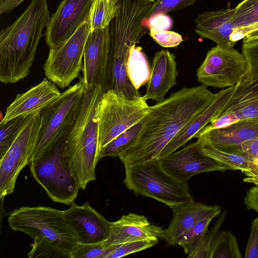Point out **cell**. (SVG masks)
Listing matches in <instances>:
<instances>
[{
    "label": "cell",
    "instance_id": "20",
    "mask_svg": "<svg viewBox=\"0 0 258 258\" xmlns=\"http://www.w3.org/2000/svg\"><path fill=\"white\" fill-rule=\"evenodd\" d=\"M163 229L153 224L144 215L130 213L111 222L107 238L108 245H119L134 241L161 238Z\"/></svg>",
    "mask_w": 258,
    "mask_h": 258
},
{
    "label": "cell",
    "instance_id": "17",
    "mask_svg": "<svg viewBox=\"0 0 258 258\" xmlns=\"http://www.w3.org/2000/svg\"><path fill=\"white\" fill-rule=\"evenodd\" d=\"M63 211L69 227L79 243L91 244L105 240L109 235L111 222L93 208L88 202L79 206L74 202Z\"/></svg>",
    "mask_w": 258,
    "mask_h": 258
},
{
    "label": "cell",
    "instance_id": "34",
    "mask_svg": "<svg viewBox=\"0 0 258 258\" xmlns=\"http://www.w3.org/2000/svg\"><path fill=\"white\" fill-rule=\"evenodd\" d=\"M227 211L224 210L209 231H208L199 247L187 256L190 258H209V255L216 238L226 219Z\"/></svg>",
    "mask_w": 258,
    "mask_h": 258
},
{
    "label": "cell",
    "instance_id": "41",
    "mask_svg": "<svg viewBox=\"0 0 258 258\" xmlns=\"http://www.w3.org/2000/svg\"><path fill=\"white\" fill-rule=\"evenodd\" d=\"M245 258H258V218L251 223V230L245 251Z\"/></svg>",
    "mask_w": 258,
    "mask_h": 258
},
{
    "label": "cell",
    "instance_id": "44",
    "mask_svg": "<svg viewBox=\"0 0 258 258\" xmlns=\"http://www.w3.org/2000/svg\"><path fill=\"white\" fill-rule=\"evenodd\" d=\"M244 203L248 210H253L258 213V185H255L246 191Z\"/></svg>",
    "mask_w": 258,
    "mask_h": 258
},
{
    "label": "cell",
    "instance_id": "5",
    "mask_svg": "<svg viewBox=\"0 0 258 258\" xmlns=\"http://www.w3.org/2000/svg\"><path fill=\"white\" fill-rule=\"evenodd\" d=\"M125 186L137 196L154 199L171 209L194 201L187 182L167 172L160 158L125 167Z\"/></svg>",
    "mask_w": 258,
    "mask_h": 258
},
{
    "label": "cell",
    "instance_id": "32",
    "mask_svg": "<svg viewBox=\"0 0 258 258\" xmlns=\"http://www.w3.org/2000/svg\"><path fill=\"white\" fill-rule=\"evenodd\" d=\"M118 245H108L105 240L91 244L77 242L71 251L70 256L71 258H107Z\"/></svg>",
    "mask_w": 258,
    "mask_h": 258
},
{
    "label": "cell",
    "instance_id": "46",
    "mask_svg": "<svg viewBox=\"0 0 258 258\" xmlns=\"http://www.w3.org/2000/svg\"><path fill=\"white\" fill-rule=\"evenodd\" d=\"M258 39V29L248 34L243 39V42Z\"/></svg>",
    "mask_w": 258,
    "mask_h": 258
},
{
    "label": "cell",
    "instance_id": "16",
    "mask_svg": "<svg viewBox=\"0 0 258 258\" xmlns=\"http://www.w3.org/2000/svg\"><path fill=\"white\" fill-rule=\"evenodd\" d=\"M93 0H63L50 17L45 31L50 49L63 44L90 16Z\"/></svg>",
    "mask_w": 258,
    "mask_h": 258
},
{
    "label": "cell",
    "instance_id": "24",
    "mask_svg": "<svg viewBox=\"0 0 258 258\" xmlns=\"http://www.w3.org/2000/svg\"><path fill=\"white\" fill-rule=\"evenodd\" d=\"M234 89L229 87L217 93L213 102L187 125L162 151L160 159L163 158L185 145L204 127L212 122L220 113Z\"/></svg>",
    "mask_w": 258,
    "mask_h": 258
},
{
    "label": "cell",
    "instance_id": "31",
    "mask_svg": "<svg viewBox=\"0 0 258 258\" xmlns=\"http://www.w3.org/2000/svg\"><path fill=\"white\" fill-rule=\"evenodd\" d=\"M212 219H206L190 228L177 239L175 245L181 247L188 255L192 253L203 242Z\"/></svg>",
    "mask_w": 258,
    "mask_h": 258
},
{
    "label": "cell",
    "instance_id": "33",
    "mask_svg": "<svg viewBox=\"0 0 258 258\" xmlns=\"http://www.w3.org/2000/svg\"><path fill=\"white\" fill-rule=\"evenodd\" d=\"M232 19L236 27L258 23V0L242 1L234 8Z\"/></svg>",
    "mask_w": 258,
    "mask_h": 258
},
{
    "label": "cell",
    "instance_id": "37",
    "mask_svg": "<svg viewBox=\"0 0 258 258\" xmlns=\"http://www.w3.org/2000/svg\"><path fill=\"white\" fill-rule=\"evenodd\" d=\"M242 53L247 62L249 73L258 78V39L243 42Z\"/></svg>",
    "mask_w": 258,
    "mask_h": 258
},
{
    "label": "cell",
    "instance_id": "15",
    "mask_svg": "<svg viewBox=\"0 0 258 258\" xmlns=\"http://www.w3.org/2000/svg\"><path fill=\"white\" fill-rule=\"evenodd\" d=\"M109 69L108 27L91 31L85 44L82 70L85 89L100 87L105 92Z\"/></svg>",
    "mask_w": 258,
    "mask_h": 258
},
{
    "label": "cell",
    "instance_id": "13",
    "mask_svg": "<svg viewBox=\"0 0 258 258\" xmlns=\"http://www.w3.org/2000/svg\"><path fill=\"white\" fill-rule=\"evenodd\" d=\"M258 118V78L249 73L235 87L220 113L195 136L240 120Z\"/></svg>",
    "mask_w": 258,
    "mask_h": 258
},
{
    "label": "cell",
    "instance_id": "29",
    "mask_svg": "<svg viewBox=\"0 0 258 258\" xmlns=\"http://www.w3.org/2000/svg\"><path fill=\"white\" fill-rule=\"evenodd\" d=\"M238 243L230 231L218 233L211 250L209 258H241Z\"/></svg>",
    "mask_w": 258,
    "mask_h": 258
},
{
    "label": "cell",
    "instance_id": "25",
    "mask_svg": "<svg viewBox=\"0 0 258 258\" xmlns=\"http://www.w3.org/2000/svg\"><path fill=\"white\" fill-rule=\"evenodd\" d=\"M202 151L205 155L228 166L231 170H240L247 177L258 175V166L242 154L207 145L203 146Z\"/></svg>",
    "mask_w": 258,
    "mask_h": 258
},
{
    "label": "cell",
    "instance_id": "42",
    "mask_svg": "<svg viewBox=\"0 0 258 258\" xmlns=\"http://www.w3.org/2000/svg\"><path fill=\"white\" fill-rule=\"evenodd\" d=\"M148 26L150 32L169 30L172 26V20L166 14H158L149 18Z\"/></svg>",
    "mask_w": 258,
    "mask_h": 258
},
{
    "label": "cell",
    "instance_id": "21",
    "mask_svg": "<svg viewBox=\"0 0 258 258\" xmlns=\"http://www.w3.org/2000/svg\"><path fill=\"white\" fill-rule=\"evenodd\" d=\"M177 75L174 54L166 49L157 52L147 83L145 98L157 102L163 100L167 93L176 84Z\"/></svg>",
    "mask_w": 258,
    "mask_h": 258
},
{
    "label": "cell",
    "instance_id": "3",
    "mask_svg": "<svg viewBox=\"0 0 258 258\" xmlns=\"http://www.w3.org/2000/svg\"><path fill=\"white\" fill-rule=\"evenodd\" d=\"M103 93L100 87L85 89L79 116L66 142V156L80 188L96 180L99 160L97 106Z\"/></svg>",
    "mask_w": 258,
    "mask_h": 258
},
{
    "label": "cell",
    "instance_id": "38",
    "mask_svg": "<svg viewBox=\"0 0 258 258\" xmlns=\"http://www.w3.org/2000/svg\"><path fill=\"white\" fill-rule=\"evenodd\" d=\"M196 1V0H156L150 17L158 14H166L184 8L192 5Z\"/></svg>",
    "mask_w": 258,
    "mask_h": 258
},
{
    "label": "cell",
    "instance_id": "12",
    "mask_svg": "<svg viewBox=\"0 0 258 258\" xmlns=\"http://www.w3.org/2000/svg\"><path fill=\"white\" fill-rule=\"evenodd\" d=\"M40 121V112L26 117L15 141L0 158V198L12 194L19 174L28 164Z\"/></svg>",
    "mask_w": 258,
    "mask_h": 258
},
{
    "label": "cell",
    "instance_id": "43",
    "mask_svg": "<svg viewBox=\"0 0 258 258\" xmlns=\"http://www.w3.org/2000/svg\"><path fill=\"white\" fill-rule=\"evenodd\" d=\"M257 29H258V23L235 27L230 36V40L235 44L238 41L243 39L248 34Z\"/></svg>",
    "mask_w": 258,
    "mask_h": 258
},
{
    "label": "cell",
    "instance_id": "19",
    "mask_svg": "<svg viewBox=\"0 0 258 258\" xmlns=\"http://www.w3.org/2000/svg\"><path fill=\"white\" fill-rule=\"evenodd\" d=\"M173 218L168 227L163 229L161 239L169 245H175L177 239L200 222L217 217L221 213L219 206H210L195 201L172 209Z\"/></svg>",
    "mask_w": 258,
    "mask_h": 258
},
{
    "label": "cell",
    "instance_id": "40",
    "mask_svg": "<svg viewBox=\"0 0 258 258\" xmlns=\"http://www.w3.org/2000/svg\"><path fill=\"white\" fill-rule=\"evenodd\" d=\"M222 150L242 154L258 166V137L246 141L238 146Z\"/></svg>",
    "mask_w": 258,
    "mask_h": 258
},
{
    "label": "cell",
    "instance_id": "9",
    "mask_svg": "<svg viewBox=\"0 0 258 258\" xmlns=\"http://www.w3.org/2000/svg\"><path fill=\"white\" fill-rule=\"evenodd\" d=\"M108 31L109 69L106 91L121 92L131 99L139 98L140 93L129 80L126 67L130 49L142 38V34L135 27L122 22H111Z\"/></svg>",
    "mask_w": 258,
    "mask_h": 258
},
{
    "label": "cell",
    "instance_id": "4",
    "mask_svg": "<svg viewBox=\"0 0 258 258\" xmlns=\"http://www.w3.org/2000/svg\"><path fill=\"white\" fill-rule=\"evenodd\" d=\"M84 92L81 78L41 111L39 128L28 165L45 151L67 139L81 111Z\"/></svg>",
    "mask_w": 258,
    "mask_h": 258
},
{
    "label": "cell",
    "instance_id": "11",
    "mask_svg": "<svg viewBox=\"0 0 258 258\" xmlns=\"http://www.w3.org/2000/svg\"><path fill=\"white\" fill-rule=\"evenodd\" d=\"M249 73L242 53L217 45L210 49L197 71L199 82L207 87H233Z\"/></svg>",
    "mask_w": 258,
    "mask_h": 258
},
{
    "label": "cell",
    "instance_id": "28",
    "mask_svg": "<svg viewBox=\"0 0 258 258\" xmlns=\"http://www.w3.org/2000/svg\"><path fill=\"white\" fill-rule=\"evenodd\" d=\"M143 123V119L118 135L101 149L99 153V160L107 156L119 157L134 143L141 129Z\"/></svg>",
    "mask_w": 258,
    "mask_h": 258
},
{
    "label": "cell",
    "instance_id": "8",
    "mask_svg": "<svg viewBox=\"0 0 258 258\" xmlns=\"http://www.w3.org/2000/svg\"><path fill=\"white\" fill-rule=\"evenodd\" d=\"M10 228L23 232L33 240L47 239L62 243L71 252L78 242L69 227L63 211L45 206L21 207L10 213Z\"/></svg>",
    "mask_w": 258,
    "mask_h": 258
},
{
    "label": "cell",
    "instance_id": "18",
    "mask_svg": "<svg viewBox=\"0 0 258 258\" xmlns=\"http://www.w3.org/2000/svg\"><path fill=\"white\" fill-rule=\"evenodd\" d=\"M60 94L56 85L48 79L45 78L36 86L17 95L7 108L0 123L5 124L16 118L41 112Z\"/></svg>",
    "mask_w": 258,
    "mask_h": 258
},
{
    "label": "cell",
    "instance_id": "2",
    "mask_svg": "<svg viewBox=\"0 0 258 258\" xmlns=\"http://www.w3.org/2000/svg\"><path fill=\"white\" fill-rule=\"evenodd\" d=\"M50 18L47 0H32L13 24L1 30V83H15L29 75L42 30Z\"/></svg>",
    "mask_w": 258,
    "mask_h": 258
},
{
    "label": "cell",
    "instance_id": "6",
    "mask_svg": "<svg viewBox=\"0 0 258 258\" xmlns=\"http://www.w3.org/2000/svg\"><path fill=\"white\" fill-rule=\"evenodd\" d=\"M64 140L46 150L29 164L35 180L54 202L71 205L80 187L73 175L66 153Z\"/></svg>",
    "mask_w": 258,
    "mask_h": 258
},
{
    "label": "cell",
    "instance_id": "48",
    "mask_svg": "<svg viewBox=\"0 0 258 258\" xmlns=\"http://www.w3.org/2000/svg\"><path fill=\"white\" fill-rule=\"evenodd\" d=\"M4 1V0H0V2H2V1Z\"/></svg>",
    "mask_w": 258,
    "mask_h": 258
},
{
    "label": "cell",
    "instance_id": "45",
    "mask_svg": "<svg viewBox=\"0 0 258 258\" xmlns=\"http://www.w3.org/2000/svg\"><path fill=\"white\" fill-rule=\"evenodd\" d=\"M25 0H4L0 2V14L8 13Z\"/></svg>",
    "mask_w": 258,
    "mask_h": 258
},
{
    "label": "cell",
    "instance_id": "47",
    "mask_svg": "<svg viewBox=\"0 0 258 258\" xmlns=\"http://www.w3.org/2000/svg\"><path fill=\"white\" fill-rule=\"evenodd\" d=\"M243 181L258 185V175L247 177L243 179Z\"/></svg>",
    "mask_w": 258,
    "mask_h": 258
},
{
    "label": "cell",
    "instance_id": "36",
    "mask_svg": "<svg viewBox=\"0 0 258 258\" xmlns=\"http://www.w3.org/2000/svg\"><path fill=\"white\" fill-rule=\"evenodd\" d=\"M158 240L146 239L128 242L119 245L107 258H120L140 251L156 245Z\"/></svg>",
    "mask_w": 258,
    "mask_h": 258
},
{
    "label": "cell",
    "instance_id": "39",
    "mask_svg": "<svg viewBox=\"0 0 258 258\" xmlns=\"http://www.w3.org/2000/svg\"><path fill=\"white\" fill-rule=\"evenodd\" d=\"M154 40L164 47H174L183 41L181 35L177 32L169 30L149 32Z\"/></svg>",
    "mask_w": 258,
    "mask_h": 258
},
{
    "label": "cell",
    "instance_id": "26",
    "mask_svg": "<svg viewBox=\"0 0 258 258\" xmlns=\"http://www.w3.org/2000/svg\"><path fill=\"white\" fill-rule=\"evenodd\" d=\"M126 69L129 80L137 90L147 83L150 70L142 47L134 45L131 47Z\"/></svg>",
    "mask_w": 258,
    "mask_h": 258
},
{
    "label": "cell",
    "instance_id": "35",
    "mask_svg": "<svg viewBox=\"0 0 258 258\" xmlns=\"http://www.w3.org/2000/svg\"><path fill=\"white\" fill-rule=\"evenodd\" d=\"M25 117H20L0 123V158L3 157L16 138Z\"/></svg>",
    "mask_w": 258,
    "mask_h": 258
},
{
    "label": "cell",
    "instance_id": "1",
    "mask_svg": "<svg viewBox=\"0 0 258 258\" xmlns=\"http://www.w3.org/2000/svg\"><path fill=\"white\" fill-rule=\"evenodd\" d=\"M216 95L202 84L183 88L150 106L137 139L119 156L124 167L160 158L169 143L213 102Z\"/></svg>",
    "mask_w": 258,
    "mask_h": 258
},
{
    "label": "cell",
    "instance_id": "23",
    "mask_svg": "<svg viewBox=\"0 0 258 258\" xmlns=\"http://www.w3.org/2000/svg\"><path fill=\"white\" fill-rule=\"evenodd\" d=\"M258 137V118L238 121L196 137L204 145L226 149Z\"/></svg>",
    "mask_w": 258,
    "mask_h": 258
},
{
    "label": "cell",
    "instance_id": "14",
    "mask_svg": "<svg viewBox=\"0 0 258 258\" xmlns=\"http://www.w3.org/2000/svg\"><path fill=\"white\" fill-rule=\"evenodd\" d=\"M204 145L199 139L161 159L165 170L178 180L187 182L192 176L205 172L231 170L226 165L205 155L202 151Z\"/></svg>",
    "mask_w": 258,
    "mask_h": 258
},
{
    "label": "cell",
    "instance_id": "30",
    "mask_svg": "<svg viewBox=\"0 0 258 258\" xmlns=\"http://www.w3.org/2000/svg\"><path fill=\"white\" fill-rule=\"evenodd\" d=\"M29 258H71L70 251L59 242L47 239L33 240Z\"/></svg>",
    "mask_w": 258,
    "mask_h": 258
},
{
    "label": "cell",
    "instance_id": "7",
    "mask_svg": "<svg viewBox=\"0 0 258 258\" xmlns=\"http://www.w3.org/2000/svg\"><path fill=\"white\" fill-rule=\"evenodd\" d=\"M147 100L144 96L131 99L112 90L102 94L97 106L100 151L146 116L150 107Z\"/></svg>",
    "mask_w": 258,
    "mask_h": 258
},
{
    "label": "cell",
    "instance_id": "22",
    "mask_svg": "<svg viewBox=\"0 0 258 258\" xmlns=\"http://www.w3.org/2000/svg\"><path fill=\"white\" fill-rule=\"evenodd\" d=\"M234 8L230 7L218 11L205 12L198 15L195 22V31L201 38L215 42L217 45L231 48L235 45L230 36L236 26L232 17Z\"/></svg>",
    "mask_w": 258,
    "mask_h": 258
},
{
    "label": "cell",
    "instance_id": "10",
    "mask_svg": "<svg viewBox=\"0 0 258 258\" xmlns=\"http://www.w3.org/2000/svg\"><path fill=\"white\" fill-rule=\"evenodd\" d=\"M91 31L90 16L63 44L50 49L43 68L47 79L58 87L68 86L82 70L85 44Z\"/></svg>",
    "mask_w": 258,
    "mask_h": 258
},
{
    "label": "cell",
    "instance_id": "27",
    "mask_svg": "<svg viewBox=\"0 0 258 258\" xmlns=\"http://www.w3.org/2000/svg\"><path fill=\"white\" fill-rule=\"evenodd\" d=\"M118 0H93L90 13L91 31L108 27L117 13Z\"/></svg>",
    "mask_w": 258,
    "mask_h": 258
}]
</instances>
